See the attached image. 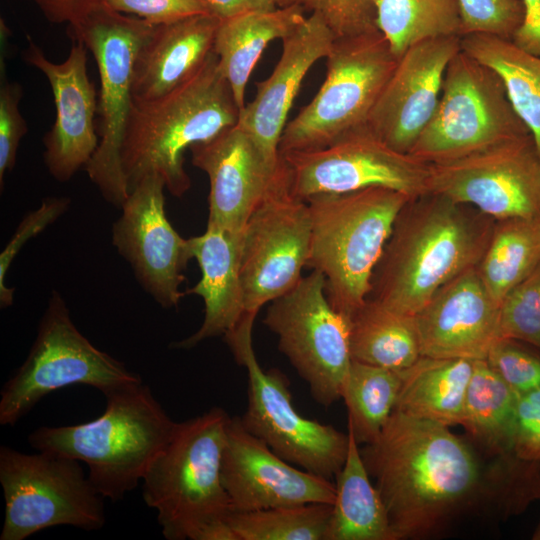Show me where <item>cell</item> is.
<instances>
[{
  "instance_id": "obj_1",
  "label": "cell",
  "mask_w": 540,
  "mask_h": 540,
  "mask_svg": "<svg viewBox=\"0 0 540 540\" xmlns=\"http://www.w3.org/2000/svg\"><path fill=\"white\" fill-rule=\"evenodd\" d=\"M360 452L396 540L430 534L479 487V463L467 443L448 426L398 410Z\"/></svg>"
},
{
  "instance_id": "obj_2",
  "label": "cell",
  "mask_w": 540,
  "mask_h": 540,
  "mask_svg": "<svg viewBox=\"0 0 540 540\" xmlns=\"http://www.w3.org/2000/svg\"><path fill=\"white\" fill-rule=\"evenodd\" d=\"M495 223L441 194L409 199L395 219L367 298L414 317L440 287L478 266Z\"/></svg>"
},
{
  "instance_id": "obj_3",
  "label": "cell",
  "mask_w": 540,
  "mask_h": 540,
  "mask_svg": "<svg viewBox=\"0 0 540 540\" xmlns=\"http://www.w3.org/2000/svg\"><path fill=\"white\" fill-rule=\"evenodd\" d=\"M239 114L214 50L192 77L169 93L152 100L133 97L121 145L129 191L144 176L158 174L169 193L182 197L191 187L185 150L236 125Z\"/></svg>"
},
{
  "instance_id": "obj_4",
  "label": "cell",
  "mask_w": 540,
  "mask_h": 540,
  "mask_svg": "<svg viewBox=\"0 0 540 540\" xmlns=\"http://www.w3.org/2000/svg\"><path fill=\"white\" fill-rule=\"evenodd\" d=\"M105 398V410L97 418L75 425L39 427L29 434L28 442L38 451L84 462L96 491L117 502L142 481L177 422L143 382Z\"/></svg>"
},
{
  "instance_id": "obj_5",
  "label": "cell",
  "mask_w": 540,
  "mask_h": 540,
  "mask_svg": "<svg viewBox=\"0 0 540 540\" xmlns=\"http://www.w3.org/2000/svg\"><path fill=\"white\" fill-rule=\"evenodd\" d=\"M230 416L212 407L177 422L174 432L143 476V499L157 511L167 540H200L232 512L221 479Z\"/></svg>"
},
{
  "instance_id": "obj_6",
  "label": "cell",
  "mask_w": 540,
  "mask_h": 540,
  "mask_svg": "<svg viewBox=\"0 0 540 540\" xmlns=\"http://www.w3.org/2000/svg\"><path fill=\"white\" fill-rule=\"evenodd\" d=\"M409 199L396 190L369 187L305 200L311 216L307 267L323 274L329 302L348 318L367 299L374 269Z\"/></svg>"
},
{
  "instance_id": "obj_7",
  "label": "cell",
  "mask_w": 540,
  "mask_h": 540,
  "mask_svg": "<svg viewBox=\"0 0 540 540\" xmlns=\"http://www.w3.org/2000/svg\"><path fill=\"white\" fill-rule=\"evenodd\" d=\"M154 27L99 1L68 29L73 41L82 42L94 56L100 78L99 145L85 170L104 199L120 209L129 195L121 145L133 99L134 66Z\"/></svg>"
},
{
  "instance_id": "obj_8",
  "label": "cell",
  "mask_w": 540,
  "mask_h": 540,
  "mask_svg": "<svg viewBox=\"0 0 540 540\" xmlns=\"http://www.w3.org/2000/svg\"><path fill=\"white\" fill-rule=\"evenodd\" d=\"M325 59V80L286 124L279 154L325 148L366 126L398 62L379 30L335 38Z\"/></svg>"
},
{
  "instance_id": "obj_9",
  "label": "cell",
  "mask_w": 540,
  "mask_h": 540,
  "mask_svg": "<svg viewBox=\"0 0 540 540\" xmlns=\"http://www.w3.org/2000/svg\"><path fill=\"white\" fill-rule=\"evenodd\" d=\"M142 382L139 374L78 330L63 297L54 290L27 358L0 391V424L14 426L42 398L64 387L87 385L105 396Z\"/></svg>"
},
{
  "instance_id": "obj_10",
  "label": "cell",
  "mask_w": 540,
  "mask_h": 540,
  "mask_svg": "<svg viewBox=\"0 0 540 540\" xmlns=\"http://www.w3.org/2000/svg\"><path fill=\"white\" fill-rule=\"evenodd\" d=\"M256 315L245 312L224 335L236 362L248 375V403L241 422L287 462L333 480L347 457L349 435L299 414L286 376L278 369H262L253 348Z\"/></svg>"
},
{
  "instance_id": "obj_11",
  "label": "cell",
  "mask_w": 540,
  "mask_h": 540,
  "mask_svg": "<svg viewBox=\"0 0 540 540\" xmlns=\"http://www.w3.org/2000/svg\"><path fill=\"white\" fill-rule=\"evenodd\" d=\"M529 133L501 77L460 50L445 71L436 111L409 154L440 164Z\"/></svg>"
},
{
  "instance_id": "obj_12",
  "label": "cell",
  "mask_w": 540,
  "mask_h": 540,
  "mask_svg": "<svg viewBox=\"0 0 540 540\" xmlns=\"http://www.w3.org/2000/svg\"><path fill=\"white\" fill-rule=\"evenodd\" d=\"M81 462L56 453L0 448V483L5 513L0 540H24L52 527L86 531L106 521L102 497Z\"/></svg>"
},
{
  "instance_id": "obj_13",
  "label": "cell",
  "mask_w": 540,
  "mask_h": 540,
  "mask_svg": "<svg viewBox=\"0 0 540 540\" xmlns=\"http://www.w3.org/2000/svg\"><path fill=\"white\" fill-rule=\"evenodd\" d=\"M325 286L323 274L312 270L270 302L263 322L313 399L327 408L341 399L352 357L350 320L331 305Z\"/></svg>"
},
{
  "instance_id": "obj_14",
  "label": "cell",
  "mask_w": 540,
  "mask_h": 540,
  "mask_svg": "<svg viewBox=\"0 0 540 540\" xmlns=\"http://www.w3.org/2000/svg\"><path fill=\"white\" fill-rule=\"evenodd\" d=\"M289 188L301 200L384 187L416 198L428 192L430 164L399 152L368 125L321 149L279 154Z\"/></svg>"
},
{
  "instance_id": "obj_15",
  "label": "cell",
  "mask_w": 540,
  "mask_h": 540,
  "mask_svg": "<svg viewBox=\"0 0 540 540\" xmlns=\"http://www.w3.org/2000/svg\"><path fill=\"white\" fill-rule=\"evenodd\" d=\"M248 219L241 245V280L245 312L284 295L301 280L311 241L306 201L289 188L286 167Z\"/></svg>"
},
{
  "instance_id": "obj_16",
  "label": "cell",
  "mask_w": 540,
  "mask_h": 540,
  "mask_svg": "<svg viewBox=\"0 0 540 540\" xmlns=\"http://www.w3.org/2000/svg\"><path fill=\"white\" fill-rule=\"evenodd\" d=\"M428 192L471 205L496 221L540 217V155L531 133L430 164Z\"/></svg>"
},
{
  "instance_id": "obj_17",
  "label": "cell",
  "mask_w": 540,
  "mask_h": 540,
  "mask_svg": "<svg viewBox=\"0 0 540 540\" xmlns=\"http://www.w3.org/2000/svg\"><path fill=\"white\" fill-rule=\"evenodd\" d=\"M165 183L158 174L144 176L123 203L112 228V242L131 265L142 287L164 308L185 295L180 286L192 259L189 239L181 237L165 211Z\"/></svg>"
},
{
  "instance_id": "obj_18",
  "label": "cell",
  "mask_w": 540,
  "mask_h": 540,
  "mask_svg": "<svg viewBox=\"0 0 540 540\" xmlns=\"http://www.w3.org/2000/svg\"><path fill=\"white\" fill-rule=\"evenodd\" d=\"M232 512L310 503L333 504V480L287 462L248 432L239 416L230 417L221 466Z\"/></svg>"
},
{
  "instance_id": "obj_19",
  "label": "cell",
  "mask_w": 540,
  "mask_h": 540,
  "mask_svg": "<svg viewBox=\"0 0 540 540\" xmlns=\"http://www.w3.org/2000/svg\"><path fill=\"white\" fill-rule=\"evenodd\" d=\"M23 58L47 78L52 90L56 118L43 138L44 162L59 182L69 181L85 167L99 145L95 128L98 109L96 91L87 73V47L73 41L66 60L50 61L27 37Z\"/></svg>"
},
{
  "instance_id": "obj_20",
  "label": "cell",
  "mask_w": 540,
  "mask_h": 540,
  "mask_svg": "<svg viewBox=\"0 0 540 540\" xmlns=\"http://www.w3.org/2000/svg\"><path fill=\"white\" fill-rule=\"evenodd\" d=\"M460 50V36L431 38L408 48L370 113L372 132L391 148L409 153L436 111L445 71Z\"/></svg>"
},
{
  "instance_id": "obj_21",
  "label": "cell",
  "mask_w": 540,
  "mask_h": 540,
  "mask_svg": "<svg viewBox=\"0 0 540 540\" xmlns=\"http://www.w3.org/2000/svg\"><path fill=\"white\" fill-rule=\"evenodd\" d=\"M421 356L485 360L500 337V305L476 268L440 287L414 316Z\"/></svg>"
},
{
  "instance_id": "obj_22",
  "label": "cell",
  "mask_w": 540,
  "mask_h": 540,
  "mask_svg": "<svg viewBox=\"0 0 540 540\" xmlns=\"http://www.w3.org/2000/svg\"><path fill=\"white\" fill-rule=\"evenodd\" d=\"M192 164L209 178L208 223L243 233L253 211L278 178L250 135L237 123L190 147Z\"/></svg>"
},
{
  "instance_id": "obj_23",
  "label": "cell",
  "mask_w": 540,
  "mask_h": 540,
  "mask_svg": "<svg viewBox=\"0 0 540 540\" xmlns=\"http://www.w3.org/2000/svg\"><path fill=\"white\" fill-rule=\"evenodd\" d=\"M335 40L317 14L298 24L282 39V53L268 78L257 82L254 99L240 110L238 124L250 135L273 168L281 164L279 142L302 81L311 67L325 58Z\"/></svg>"
},
{
  "instance_id": "obj_24",
  "label": "cell",
  "mask_w": 540,
  "mask_h": 540,
  "mask_svg": "<svg viewBox=\"0 0 540 540\" xmlns=\"http://www.w3.org/2000/svg\"><path fill=\"white\" fill-rule=\"evenodd\" d=\"M188 239L201 278L185 294L202 298L204 319L195 333L171 343L174 349H190L206 339L224 336L245 313L241 280L242 233L207 223L203 234Z\"/></svg>"
},
{
  "instance_id": "obj_25",
  "label": "cell",
  "mask_w": 540,
  "mask_h": 540,
  "mask_svg": "<svg viewBox=\"0 0 540 540\" xmlns=\"http://www.w3.org/2000/svg\"><path fill=\"white\" fill-rule=\"evenodd\" d=\"M220 21L206 13L155 25L135 62L133 97L156 99L192 77L213 52Z\"/></svg>"
},
{
  "instance_id": "obj_26",
  "label": "cell",
  "mask_w": 540,
  "mask_h": 540,
  "mask_svg": "<svg viewBox=\"0 0 540 540\" xmlns=\"http://www.w3.org/2000/svg\"><path fill=\"white\" fill-rule=\"evenodd\" d=\"M303 11L301 5L294 4L220 21L213 50L240 110L245 106L248 80L263 51L271 41L282 40L300 24L305 19Z\"/></svg>"
},
{
  "instance_id": "obj_27",
  "label": "cell",
  "mask_w": 540,
  "mask_h": 540,
  "mask_svg": "<svg viewBox=\"0 0 540 540\" xmlns=\"http://www.w3.org/2000/svg\"><path fill=\"white\" fill-rule=\"evenodd\" d=\"M474 361L420 356L401 370L394 410L445 426L460 425Z\"/></svg>"
},
{
  "instance_id": "obj_28",
  "label": "cell",
  "mask_w": 540,
  "mask_h": 540,
  "mask_svg": "<svg viewBox=\"0 0 540 540\" xmlns=\"http://www.w3.org/2000/svg\"><path fill=\"white\" fill-rule=\"evenodd\" d=\"M348 435V453L335 477L336 496L324 540H396L359 444L349 429Z\"/></svg>"
},
{
  "instance_id": "obj_29",
  "label": "cell",
  "mask_w": 540,
  "mask_h": 540,
  "mask_svg": "<svg viewBox=\"0 0 540 540\" xmlns=\"http://www.w3.org/2000/svg\"><path fill=\"white\" fill-rule=\"evenodd\" d=\"M461 50L501 77L508 98L540 155V56L523 50L510 39L485 33L462 36Z\"/></svg>"
},
{
  "instance_id": "obj_30",
  "label": "cell",
  "mask_w": 540,
  "mask_h": 540,
  "mask_svg": "<svg viewBox=\"0 0 540 540\" xmlns=\"http://www.w3.org/2000/svg\"><path fill=\"white\" fill-rule=\"evenodd\" d=\"M349 320L352 360L401 371L421 356L413 316L367 298Z\"/></svg>"
},
{
  "instance_id": "obj_31",
  "label": "cell",
  "mask_w": 540,
  "mask_h": 540,
  "mask_svg": "<svg viewBox=\"0 0 540 540\" xmlns=\"http://www.w3.org/2000/svg\"><path fill=\"white\" fill-rule=\"evenodd\" d=\"M517 396L486 360H474L460 425L488 451L514 456Z\"/></svg>"
},
{
  "instance_id": "obj_32",
  "label": "cell",
  "mask_w": 540,
  "mask_h": 540,
  "mask_svg": "<svg viewBox=\"0 0 540 540\" xmlns=\"http://www.w3.org/2000/svg\"><path fill=\"white\" fill-rule=\"evenodd\" d=\"M540 265V217L497 220L476 270L500 305Z\"/></svg>"
},
{
  "instance_id": "obj_33",
  "label": "cell",
  "mask_w": 540,
  "mask_h": 540,
  "mask_svg": "<svg viewBox=\"0 0 540 540\" xmlns=\"http://www.w3.org/2000/svg\"><path fill=\"white\" fill-rule=\"evenodd\" d=\"M400 371L352 360L341 398L348 429L358 444L374 442L394 411L401 387Z\"/></svg>"
},
{
  "instance_id": "obj_34",
  "label": "cell",
  "mask_w": 540,
  "mask_h": 540,
  "mask_svg": "<svg viewBox=\"0 0 540 540\" xmlns=\"http://www.w3.org/2000/svg\"><path fill=\"white\" fill-rule=\"evenodd\" d=\"M377 27L399 59L411 46L442 37H461L458 0H377Z\"/></svg>"
},
{
  "instance_id": "obj_35",
  "label": "cell",
  "mask_w": 540,
  "mask_h": 540,
  "mask_svg": "<svg viewBox=\"0 0 540 540\" xmlns=\"http://www.w3.org/2000/svg\"><path fill=\"white\" fill-rule=\"evenodd\" d=\"M332 504L310 503L231 512L227 521L238 540H324Z\"/></svg>"
},
{
  "instance_id": "obj_36",
  "label": "cell",
  "mask_w": 540,
  "mask_h": 540,
  "mask_svg": "<svg viewBox=\"0 0 540 540\" xmlns=\"http://www.w3.org/2000/svg\"><path fill=\"white\" fill-rule=\"evenodd\" d=\"M500 337L540 349V265L502 299Z\"/></svg>"
},
{
  "instance_id": "obj_37",
  "label": "cell",
  "mask_w": 540,
  "mask_h": 540,
  "mask_svg": "<svg viewBox=\"0 0 540 540\" xmlns=\"http://www.w3.org/2000/svg\"><path fill=\"white\" fill-rule=\"evenodd\" d=\"M516 393L540 387V349L512 338H499L485 359Z\"/></svg>"
},
{
  "instance_id": "obj_38",
  "label": "cell",
  "mask_w": 540,
  "mask_h": 540,
  "mask_svg": "<svg viewBox=\"0 0 540 540\" xmlns=\"http://www.w3.org/2000/svg\"><path fill=\"white\" fill-rule=\"evenodd\" d=\"M458 3L461 37L485 33L512 40L525 19L521 0H458Z\"/></svg>"
},
{
  "instance_id": "obj_39",
  "label": "cell",
  "mask_w": 540,
  "mask_h": 540,
  "mask_svg": "<svg viewBox=\"0 0 540 540\" xmlns=\"http://www.w3.org/2000/svg\"><path fill=\"white\" fill-rule=\"evenodd\" d=\"M70 206L68 197H47L19 223L11 239L0 253V306L9 307L14 301V288L6 285L7 272L21 248L31 238L44 231L64 214Z\"/></svg>"
},
{
  "instance_id": "obj_40",
  "label": "cell",
  "mask_w": 540,
  "mask_h": 540,
  "mask_svg": "<svg viewBox=\"0 0 540 540\" xmlns=\"http://www.w3.org/2000/svg\"><path fill=\"white\" fill-rule=\"evenodd\" d=\"M377 0H298L304 9L317 14L335 38L379 30Z\"/></svg>"
},
{
  "instance_id": "obj_41",
  "label": "cell",
  "mask_w": 540,
  "mask_h": 540,
  "mask_svg": "<svg viewBox=\"0 0 540 540\" xmlns=\"http://www.w3.org/2000/svg\"><path fill=\"white\" fill-rule=\"evenodd\" d=\"M23 95L21 84L10 82L5 73V64L1 61L0 77V187L3 189L4 178L15 166L17 150L28 126L23 118L19 103Z\"/></svg>"
},
{
  "instance_id": "obj_42",
  "label": "cell",
  "mask_w": 540,
  "mask_h": 540,
  "mask_svg": "<svg viewBox=\"0 0 540 540\" xmlns=\"http://www.w3.org/2000/svg\"><path fill=\"white\" fill-rule=\"evenodd\" d=\"M512 452L520 460L540 462V387L517 396Z\"/></svg>"
},
{
  "instance_id": "obj_43",
  "label": "cell",
  "mask_w": 540,
  "mask_h": 540,
  "mask_svg": "<svg viewBox=\"0 0 540 540\" xmlns=\"http://www.w3.org/2000/svg\"><path fill=\"white\" fill-rule=\"evenodd\" d=\"M102 1L118 12L132 14L152 25L169 24L190 16L209 13L202 0Z\"/></svg>"
},
{
  "instance_id": "obj_44",
  "label": "cell",
  "mask_w": 540,
  "mask_h": 540,
  "mask_svg": "<svg viewBox=\"0 0 540 540\" xmlns=\"http://www.w3.org/2000/svg\"><path fill=\"white\" fill-rule=\"evenodd\" d=\"M521 1L525 8V19L512 41L523 50L540 56V0Z\"/></svg>"
},
{
  "instance_id": "obj_45",
  "label": "cell",
  "mask_w": 540,
  "mask_h": 540,
  "mask_svg": "<svg viewBox=\"0 0 540 540\" xmlns=\"http://www.w3.org/2000/svg\"><path fill=\"white\" fill-rule=\"evenodd\" d=\"M45 17L53 23H67L77 20L92 5L102 0H32Z\"/></svg>"
},
{
  "instance_id": "obj_46",
  "label": "cell",
  "mask_w": 540,
  "mask_h": 540,
  "mask_svg": "<svg viewBox=\"0 0 540 540\" xmlns=\"http://www.w3.org/2000/svg\"><path fill=\"white\" fill-rule=\"evenodd\" d=\"M209 13L220 20L252 11H267L277 7L270 0H202Z\"/></svg>"
},
{
  "instance_id": "obj_47",
  "label": "cell",
  "mask_w": 540,
  "mask_h": 540,
  "mask_svg": "<svg viewBox=\"0 0 540 540\" xmlns=\"http://www.w3.org/2000/svg\"><path fill=\"white\" fill-rule=\"evenodd\" d=\"M277 8L298 4V0H270ZM299 5V4H298Z\"/></svg>"
},
{
  "instance_id": "obj_48",
  "label": "cell",
  "mask_w": 540,
  "mask_h": 540,
  "mask_svg": "<svg viewBox=\"0 0 540 540\" xmlns=\"http://www.w3.org/2000/svg\"><path fill=\"white\" fill-rule=\"evenodd\" d=\"M533 538H534V539H540V523H539V525H538L537 528H536V531H535V533H534V535H533Z\"/></svg>"
}]
</instances>
